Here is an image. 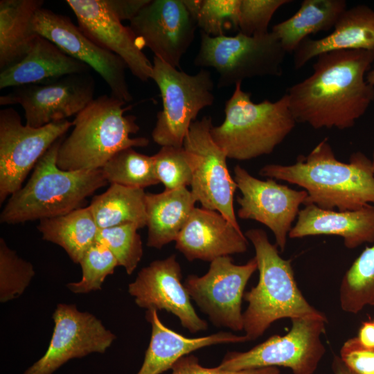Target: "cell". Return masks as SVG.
<instances>
[{"label": "cell", "mask_w": 374, "mask_h": 374, "mask_svg": "<svg viewBox=\"0 0 374 374\" xmlns=\"http://www.w3.org/2000/svg\"><path fill=\"white\" fill-rule=\"evenodd\" d=\"M373 63L374 51H339L319 55L312 73L288 89L290 107L296 122L314 129L354 126L374 101V86L366 80Z\"/></svg>", "instance_id": "cell-1"}, {"label": "cell", "mask_w": 374, "mask_h": 374, "mask_svg": "<svg viewBox=\"0 0 374 374\" xmlns=\"http://www.w3.org/2000/svg\"><path fill=\"white\" fill-rule=\"evenodd\" d=\"M259 174L303 188L308 193L305 206L344 211L374 205L371 159L357 152L350 155L348 163L339 161L327 139L308 155H299L294 164H267Z\"/></svg>", "instance_id": "cell-2"}, {"label": "cell", "mask_w": 374, "mask_h": 374, "mask_svg": "<svg viewBox=\"0 0 374 374\" xmlns=\"http://www.w3.org/2000/svg\"><path fill=\"white\" fill-rule=\"evenodd\" d=\"M112 96L94 98L72 121L73 130L63 139L57 165L63 170L100 169L117 152L134 147H145V137L132 138L139 130L134 115H125L131 106Z\"/></svg>", "instance_id": "cell-3"}, {"label": "cell", "mask_w": 374, "mask_h": 374, "mask_svg": "<svg viewBox=\"0 0 374 374\" xmlns=\"http://www.w3.org/2000/svg\"><path fill=\"white\" fill-rule=\"evenodd\" d=\"M63 139L45 152L26 185L10 196L1 213V223L15 224L66 214L80 208L87 197L108 184L101 168L60 169L57 155Z\"/></svg>", "instance_id": "cell-4"}, {"label": "cell", "mask_w": 374, "mask_h": 374, "mask_svg": "<svg viewBox=\"0 0 374 374\" xmlns=\"http://www.w3.org/2000/svg\"><path fill=\"white\" fill-rule=\"evenodd\" d=\"M246 238L253 245L259 271L258 284L245 292L248 306L242 313L243 330L249 341L256 340L280 319L326 315L312 306L302 294L294 278L291 260L279 255L261 229H251Z\"/></svg>", "instance_id": "cell-5"}, {"label": "cell", "mask_w": 374, "mask_h": 374, "mask_svg": "<svg viewBox=\"0 0 374 374\" xmlns=\"http://www.w3.org/2000/svg\"><path fill=\"white\" fill-rule=\"evenodd\" d=\"M224 120L213 126L211 134L227 158L245 161L271 154L297 123L287 93L278 100L256 103L251 93L235 85L225 103Z\"/></svg>", "instance_id": "cell-6"}, {"label": "cell", "mask_w": 374, "mask_h": 374, "mask_svg": "<svg viewBox=\"0 0 374 374\" xmlns=\"http://www.w3.org/2000/svg\"><path fill=\"white\" fill-rule=\"evenodd\" d=\"M151 79L159 89L163 105L157 115L152 139L161 147H183L199 112L213 104L211 72L201 69L196 74H188L154 57Z\"/></svg>", "instance_id": "cell-7"}, {"label": "cell", "mask_w": 374, "mask_h": 374, "mask_svg": "<svg viewBox=\"0 0 374 374\" xmlns=\"http://www.w3.org/2000/svg\"><path fill=\"white\" fill-rule=\"evenodd\" d=\"M286 52L271 32L249 37H212L201 33L199 51L194 64L214 68L218 73L217 87H228L247 78L279 76Z\"/></svg>", "instance_id": "cell-8"}, {"label": "cell", "mask_w": 374, "mask_h": 374, "mask_svg": "<svg viewBox=\"0 0 374 374\" xmlns=\"http://www.w3.org/2000/svg\"><path fill=\"white\" fill-rule=\"evenodd\" d=\"M290 320L291 328L285 335H273L246 352H229L217 367L238 371L283 366L293 374H313L326 353L321 337L328 319L325 316Z\"/></svg>", "instance_id": "cell-9"}, {"label": "cell", "mask_w": 374, "mask_h": 374, "mask_svg": "<svg viewBox=\"0 0 374 374\" xmlns=\"http://www.w3.org/2000/svg\"><path fill=\"white\" fill-rule=\"evenodd\" d=\"M73 127L67 119L40 127L24 125L12 107L0 110V204L22 187L30 171Z\"/></svg>", "instance_id": "cell-10"}, {"label": "cell", "mask_w": 374, "mask_h": 374, "mask_svg": "<svg viewBox=\"0 0 374 374\" xmlns=\"http://www.w3.org/2000/svg\"><path fill=\"white\" fill-rule=\"evenodd\" d=\"M258 269L256 258L244 265H235L230 256L212 262L203 276L189 275L184 285L201 311L216 327L243 330L242 300L244 288Z\"/></svg>", "instance_id": "cell-11"}, {"label": "cell", "mask_w": 374, "mask_h": 374, "mask_svg": "<svg viewBox=\"0 0 374 374\" xmlns=\"http://www.w3.org/2000/svg\"><path fill=\"white\" fill-rule=\"evenodd\" d=\"M210 116L193 122L186 135L183 147L195 154L197 162L191 181V193L203 208L215 211L240 229L233 207L238 188L226 164L225 152L212 138Z\"/></svg>", "instance_id": "cell-12"}, {"label": "cell", "mask_w": 374, "mask_h": 374, "mask_svg": "<svg viewBox=\"0 0 374 374\" xmlns=\"http://www.w3.org/2000/svg\"><path fill=\"white\" fill-rule=\"evenodd\" d=\"M95 81L91 72L72 73L46 82L13 87L0 96V105H19L26 124L40 127L76 116L93 99Z\"/></svg>", "instance_id": "cell-13"}, {"label": "cell", "mask_w": 374, "mask_h": 374, "mask_svg": "<svg viewBox=\"0 0 374 374\" xmlns=\"http://www.w3.org/2000/svg\"><path fill=\"white\" fill-rule=\"evenodd\" d=\"M233 172L241 192L237 198L240 205L238 216L267 226L274 233L275 244L283 251L299 207L308 197L307 192L294 190L274 179H257L239 165L234 167Z\"/></svg>", "instance_id": "cell-14"}, {"label": "cell", "mask_w": 374, "mask_h": 374, "mask_svg": "<svg viewBox=\"0 0 374 374\" xmlns=\"http://www.w3.org/2000/svg\"><path fill=\"white\" fill-rule=\"evenodd\" d=\"M54 330L44 355L23 374H52L73 358L104 353L116 335L101 321L75 305L59 303L53 314Z\"/></svg>", "instance_id": "cell-15"}, {"label": "cell", "mask_w": 374, "mask_h": 374, "mask_svg": "<svg viewBox=\"0 0 374 374\" xmlns=\"http://www.w3.org/2000/svg\"><path fill=\"white\" fill-rule=\"evenodd\" d=\"M34 28L39 35L97 72L109 87L111 96L126 103L132 100L125 62L93 42L70 18L42 7L35 14Z\"/></svg>", "instance_id": "cell-16"}, {"label": "cell", "mask_w": 374, "mask_h": 374, "mask_svg": "<svg viewBox=\"0 0 374 374\" xmlns=\"http://www.w3.org/2000/svg\"><path fill=\"white\" fill-rule=\"evenodd\" d=\"M129 27L142 48L147 46L154 57L179 69L197 26L182 0H151Z\"/></svg>", "instance_id": "cell-17"}, {"label": "cell", "mask_w": 374, "mask_h": 374, "mask_svg": "<svg viewBox=\"0 0 374 374\" xmlns=\"http://www.w3.org/2000/svg\"><path fill=\"white\" fill-rule=\"evenodd\" d=\"M181 278V266L172 254L142 268L129 284L128 292L141 308L166 310L177 316L191 333L205 330L208 324L196 313Z\"/></svg>", "instance_id": "cell-18"}, {"label": "cell", "mask_w": 374, "mask_h": 374, "mask_svg": "<svg viewBox=\"0 0 374 374\" xmlns=\"http://www.w3.org/2000/svg\"><path fill=\"white\" fill-rule=\"evenodd\" d=\"M80 29L102 48L116 54L133 75L143 82L151 79L152 63L139 45L129 26H125L105 0H66Z\"/></svg>", "instance_id": "cell-19"}, {"label": "cell", "mask_w": 374, "mask_h": 374, "mask_svg": "<svg viewBox=\"0 0 374 374\" xmlns=\"http://www.w3.org/2000/svg\"><path fill=\"white\" fill-rule=\"evenodd\" d=\"M175 247L189 261L212 262L244 253L248 240L219 212L195 207L175 240Z\"/></svg>", "instance_id": "cell-20"}, {"label": "cell", "mask_w": 374, "mask_h": 374, "mask_svg": "<svg viewBox=\"0 0 374 374\" xmlns=\"http://www.w3.org/2000/svg\"><path fill=\"white\" fill-rule=\"evenodd\" d=\"M319 235L341 237L346 248L353 249L364 243L374 242V205L368 204L355 211L321 208L314 204L300 210L290 238Z\"/></svg>", "instance_id": "cell-21"}, {"label": "cell", "mask_w": 374, "mask_h": 374, "mask_svg": "<svg viewBox=\"0 0 374 374\" xmlns=\"http://www.w3.org/2000/svg\"><path fill=\"white\" fill-rule=\"evenodd\" d=\"M145 318L151 324V338L143 363L136 374H161L171 369L179 359L196 350L211 345L249 341L245 335L223 331L197 338L185 337L166 327L156 310H147Z\"/></svg>", "instance_id": "cell-22"}, {"label": "cell", "mask_w": 374, "mask_h": 374, "mask_svg": "<svg viewBox=\"0 0 374 374\" xmlns=\"http://www.w3.org/2000/svg\"><path fill=\"white\" fill-rule=\"evenodd\" d=\"M333 31L318 39L307 37L294 52V65L299 69L321 54L339 51H374V10L366 5L346 8Z\"/></svg>", "instance_id": "cell-23"}, {"label": "cell", "mask_w": 374, "mask_h": 374, "mask_svg": "<svg viewBox=\"0 0 374 374\" xmlns=\"http://www.w3.org/2000/svg\"><path fill=\"white\" fill-rule=\"evenodd\" d=\"M91 69L38 35L21 61L1 71L0 89L44 82L69 74L91 72Z\"/></svg>", "instance_id": "cell-24"}, {"label": "cell", "mask_w": 374, "mask_h": 374, "mask_svg": "<svg viewBox=\"0 0 374 374\" xmlns=\"http://www.w3.org/2000/svg\"><path fill=\"white\" fill-rule=\"evenodd\" d=\"M197 200L187 187L146 193L147 246L160 249L175 241Z\"/></svg>", "instance_id": "cell-25"}, {"label": "cell", "mask_w": 374, "mask_h": 374, "mask_svg": "<svg viewBox=\"0 0 374 374\" xmlns=\"http://www.w3.org/2000/svg\"><path fill=\"white\" fill-rule=\"evenodd\" d=\"M43 0L0 1V71L21 61L39 35L34 28Z\"/></svg>", "instance_id": "cell-26"}, {"label": "cell", "mask_w": 374, "mask_h": 374, "mask_svg": "<svg viewBox=\"0 0 374 374\" xmlns=\"http://www.w3.org/2000/svg\"><path fill=\"white\" fill-rule=\"evenodd\" d=\"M347 8L344 0H304L289 19L274 25L271 32L286 52H294L310 34L333 28Z\"/></svg>", "instance_id": "cell-27"}, {"label": "cell", "mask_w": 374, "mask_h": 374, "mask_svg": "<svg viewBox=\"0 0 374 374\" xmlns=\"http://www.w3.org/2000/svg\"><path fill=\"white\" fill-rule=\"evenodd\" d=\"M42 239L60 246L75 263L98 237L99 228L89 208H78L66 214L39 220Z\"/></svg>", "instance_id": "cell-28"}, {"label": "cell", "mask_w": 374, "mask_h": 374, "mask_svg": "<svg viewBox=\"0 0 374 374\" xmlns=\"http://www.w3.org/2000/svg\"><path fill=\"white\" fill-rule=\"evenodd\" d=\"M145 197L143 188L112 184L93 197L89 206L99 229L126 224L141 229L147 223Z\"/></svg>", "instance_id": "cell-29"}, {"label": "cell", "mask_w": 374, "mask_h": 374, "mask_svg": "<svg viewBox=\"0 0 374 374\" xmlns=\"http://www.w3.org/2000/svg\"><path fill=\"white\" fill-rule=\"evenodd\" d=\"M339 302L341 310L350 314L374 305V244L367 247L345 273Z\"/></svg>", "instance_id": "cell-30"}, {"label": "cell", "mask_w": 374, "mask_h": 374, "mask_svg": "<svg viewBox=\"0 0 374 374\" xmlns=\"http://www.w3.org/2000/svg\"><path fill=\"white\" fill-rule=\"evenodd\" d=\"M101 169L110 184L144 189L159 183L152 156L139 153L133 148L117 152Z\"/></svg>", "instance_id": "cell-31"}, {"label": "cell", "mask_w": 374, "mask_h": 374, "mask_svg": "<svg viewBox=\"0 0 374 374\" xmlns=\"http://www.w3.org/2000/svg\"><path fill=\"white\" fill-rule=\"evenodd\" d=\"M202 33L212 37L238 30L241 0H182Z\"/></svg>", "instance_id": "cell-32"}, {"label": "cell", "mask_w": 374, "mask_h": 374, "mask_svg": "<svg viewBox=\"0 0 374 374\" xmlns=\"http://www.w3.org/2000/svg\"><path fill=\"white\" fill-rule=\"evenodd\" d=\"M155 173L165 190L190 186L197 156L184 147L162 146L152 156Z\"/></svg>", "instance_id": "cell-33"}, {"label": "cell", "mask_w": 374, "mask_h": 374, "mask_svg": "<svg viewBox=\"0 0 374 374\" xmlns=\"http://www.w3.org/2000/svg\"><path fill=\"white\" fill-rule=\"evenodd\" d=\"M139 226L126 224L99 229L97 240L104 244L127 274H132L141 261L143 244L138 233Z\"/></svg>", "instance_id": "cell-34"}, {"label": "cell", "mask_w": 374, "mask_h": 374, "mask_svg": "<svg viewBox=\"0 0 374 374\" xmlns=\"http://www.w3.org/2000/svg\"><path fill=\"white\" fill-rule=\"evenodd\" d=\"M79 264L82 278L67 284L68 289L75 294H85L101 289L105 278L112 274L118 266L111 251L96 240L85 251Z\"/></svg>", "instance_id": "cell-35"}, {"label": "cell", "mask_w": 374, "mask_h": 374, "mask_svg": "<svg viewBox=\"0 0 374 374\" xmlns=\"http://www.w3.org/2000/svg\"><path fill=\"white\" fill-rule=\"evenodd\" d=\"M35 275L32 264L18 256L0 238V301L5 303L19 297Z\"/></svg>", "instance_id": "cell-36"}, {"label": "cell", "mask_w": 374, "mask_h": 374, "mask_svg": "<svg viewBox=\"0 0 374 374\" xmlns=\"http://www.w3.org/2000/svg\"><path fill=\"white\" fill-rule=\"evenodd\" d=\"M290 0H241L238 33L253 37L268 33V27L276 10Z\"/></svg>", "instance_id": "cell-37"}, {"label": "cell", "mask_w": 374, "mask_h": 374, "mask_svg": "<svg viewBox=\"0 0 374 374\" xmlns=\"http://www.w3.org/2000/svg\"><path fill=\"white\" fill-rule=\"evenodd\" d=\"M340 359L355 374H374V348L364 347L357 337L344 342Z\"/></svg>", "instance_id": "cell-38"}, {"label": "cell", "mask_w": 374, "mask_h": 374, "mask_svg": "<svg viewBox=\"0 0 374 374\" xmlns=\"http://www.w3.org/2000/svg\"><path fill=\"white\" fill-rule=\"evenodd\" d=\"M171 374H280L277 367H265L238 371H229L215 368H205L199 363L193 355H186L179 359L171 368Z\"/></svg>", "instance_id": "cell-39"}, {"label": "cell", "mask_w": 374, "mask_h": 374, "mask_svg": "<svg viewBox=\"0 0 374 374\" xmlns=\"http://www.w3.org/2000/svg\"><path fill=\"white\" fill-rule=\"evenodd\" d=\"M151 0H105L107 6L121 21L133 19Z\"/></svg>", "instance_id": "cell-40"}, {"label": "cell", "mask_w": 374, "mask_h": 374, "mask_svg": "<svg viewBox=\"0 0 374 374\" xmlns=\"http://www.w3.org/2000/svg\"><path fill=\"white\" fill-rule=\"evenodd\" d=\"M357 337L364 347L374 348V321L363 322Z\"/></svg>", "instance_id": "cell-41"}, {"label": "cell", "mask_w": 374, "mask_h": 374, "mask_svg": "<svg viewBox=\"0 0 374 374\" xmlns=\"http://www.w3.org/2000/svg\"><path fill=\"white\" fill-rule=\"evenodd\" d=\"M333 374H355L342 362L340 357H335L332 363Z\"/></svg>", "instance_id": "cell-42"}, {"label": "cell", "mask_w": 374, "mask_h": 374, "mask_svg": "<svg viewBox=\"0 0 374 374\" xmlns=\"http://www.w3.org/2000/svg\"><path fill=\"white\" fill-rule=\"evenodd\" d=\"M367 82L374 86V63L366 75Z\"/></svg>", "instance_id": "cell-43"}, {"label": "cell", "mask_w": 374, "mask_h": 374, "mask_svg": "<svg viewBox=\"0 0 374 374\" xmlns=\"http://www.w3.org/2000/svg\"><path fill=\"white\" fill-rule=\"evenodd\" d=\"M371 162H372L373 170V172H374V150H373V157H372Z\"/></svg>", "instance_id": "cell-44"}]
</instances>
